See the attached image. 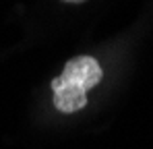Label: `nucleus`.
<instances>
[{"mask_svg": "<svg viewBox=\"0 0 153 149\" xmlns=\"http://www.w3.org/2000/svg\"><path fill=\"white\" fill-rule=\"evenodd\" d=\"M64 2H83V0H64Z\"/></svg>", "mask_w": 153, "mask_h": 149, "instance_id": "2", "label": "nucleus"}, {"mask_svg": "<svg viewBox=\"0 0 153 149\" xmlns=\"http://www.w3.org/2000/svg\"><path fill=\"white\" fill-rule=\"evenodd\" d=\"M103 77L100 62L91 56H76L64 64L60 77L52 81L54 106L62 114H73L87 106V91Z\"/></svg>", "mask_w": 153, "mask_h": 149, "instance_id": "1", "label": "nucleus"}]
</instances>
